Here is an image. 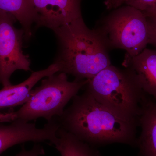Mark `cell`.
<instances>
[{
  "mask_svg": "<svg viewBox=\"0 0 156 156\" xmlns=\"http://www.w3.org/2000/svg\"><path fill=\"white\" fill-rule=\"evenodd\" d=\"M60 117V127L93 147L113 143L136 146L138 118L116 113L98 102L88 92L77 95Z\"/></svg>",
  "mask_w": 156,
  "mask_h": 156,
  "instance_id": "6da1fadb",
  "label": "cell"
},
{
  "mask_svg": "<svg viewBox=\"0 0 156 156\" xmlns=\"http://www.w3.org/2000/svg\"><path fill=\"white\" fill-rule=\"evenodd\" d=\"M53 31L58 43L53 62L59 73L76 80H90L112 65L108 48L95 30L87 27L83 17Z\"/></svg>",
  "mask_w": 156,
  "mask_h": 156,
  "instance_id": "7a4b0ae2",
  "label": "cell"
},
{
  "mask_svg": "<svg viewBox=\"0 0 156 156\" xmlns=\"http://www.w3.org/2000/svg\"><path fill=\"white\" fill-rule=\"evenodd\" d=\"M85 87L98 102L128 118H138L147 98L131 70L112 65L89 80Z\"/></svg>",
  "mask_w": 156,
  "mask_h": 156,
  "instance_id": "3957f363",
  "label": "cell"
},
{
  "mask_svg": "<svg viewBox=\"0 0 156 156\" xmlns=\"http://www.w3.org/2000/svg\"><path fill=\"white\" fill-rule=\"evenodd\" d=\"M89 81L75 79L70 82L67 75L61 72L47 77L42 80L40 86L32 90L28 100L19 109L2 112V122L18 119L29 122L39 118L50 122L60 117L67 104Z\"/></svg>",
  "mask_w": 156,
  "mask_h": 156,
  "instance_id": "277c9868",
  "label": "cell"
},
{
  "mask_svg": "<svg viewBox=\"0 0 156 156\" xmlns=\"http://www.w3.org/2000/svg\"><path fill=\"white\" fill-rule=\"evenodd\" d=\"M94 29L109 50H126L127 57L136 56L149 44L147 17L142 11L127 5L114 9Z\"/></svg>",
  "mask_w": 156,
  "mask_h": 156,
  "instance_id": "5b68a950",
  "label": "cell"
},
{
  "mask_svg": "<svg viewBox=\"0 0 156 156\" xmlns=\"http://www.w3.org/2000/svg\"><path fill=\"white\" fill-rule=\"evenodd\" d=\"M16 19L0 10V84L3 87L12 85L10 79L18 70L30 71V60L23 51L24 32L16 28Z\"/></svg>",
  "mask_w": 156,
  "mask_h": 156,
  "instance_id": "8992f818",
  "label": "cell"
},
{
  "mask_svg": "<svg viewBox=\"0 0 156 156\" xmlns=\"http://www.w3.org/2000/svg\"><path fill=\"white\" fill-rule=\"evenodd\" d=\"M59 127L55 119L48 122L42 128H37L35 123L19 119L9 125L0 124V155L20 144L49 141L50 144L56 139Z\"/></svg>",
  "mask_w": 156,
  "mask_h": 156,
  "instance_id": "52a82bcc",
  "label": "cell"
},
{
  "mask_svg": "<svg viewBox=\"0 0 156 156\" xmlns=\"http://www.w3.org/2000/svg\"><path fill=\"white\" fill-rule=\"evenodd\" d=\"M82 0H32L37 27L54 30L82 17Z\"/></svg>",
  "mask_w": 156,
  "mask_h": 156,
  "instance_id": "ba28073f",
  "label": "cell"
},
{
  "mask_svg": "<svg viewBox=\"0 0 156 156\" xmlns=\"http://www.w3.org/2000/svg\"><path fill=\"white\" fill-rule=\"evenodd\" d=\"M122 65L134 73L144 92L156 100V50L146 48L136 56H125Z\"/></svg>",
  "mask_w": 156,
  "mask_h": 156,
  "instance_id": "9c48e42d",
  "label": "cell"
},
{
  "mask_svg": "<svg viewBox=\"0 0 156 156\" xmlns=\"http://www.w3.org/2000/svg\"><path fill=\"white\" fill-rule=\"evenodd\" d=\"M59 71L58 66L53 62L45 69L33 72L28 79L18 85L3 87L0 90V110L24 104L39 81Z\"/></svg>",
  "mask_w": 156,
  "mask_h": 156,
  "instance_id": "30bf717a",
  "label": "cell"
},
{
  "mask_svg": "<svg viewBox=\"0 0 156 156\" xmlns=\"http://www.w3.org/2000/svg\"><path fill=\"white\" fill-rule=\"evenodd\" d=\"M138 122L141 132L136 147L140 155L156 156V100L152 97L144 102Z\"/></svg>",
  "mask_w": 156,
  "mask_h": 156,
  "instance_id": "8fae6325",
  "label": "cell"
},
{
  "mask_svg": "<svg viewBox=\"0 0 156 156\" xmlns=\"http://www.w3.org/2000/svg\"><path fill=\"white\" fill-rule=\"evenodd\" d=\"M53 145L61 156H101L95 147L89 145L59 127Z\"/></svg>",
  "mask_w": 156,
  "mask_h": 156,
  "instance_id": "7c38bea8",
  "label": "cell"
},
{
  "mask_svg": "<svg viewBox=\"0 0 156 156\" xmlns=\"http://www.w3.org/2000/svg\"><path fill=\"white\" fill-rule=\"evenodd\" d=\"M0 10L11 14L20 23L26 41L30 39L36 19L32 0H0Z\"/></svg>",
  "mask_w": 156,
  "mask_h": 156,
  "instance_id": "4fadbf2b",
  "label": "cell"
},
{
  "mask_svg": "<svg viewBox=\"0 0 156 156\" xmlns=\"http://www.w3.org/2000/svg\"><path fill=\"white\" fill-rule=\"evenodd\" d=\"M125 4L142 11L146 15L156 9V0H126Z\"/></svg>",
  "mask_w": 156,
  "mask_h": 156,
  "instance_id": "5bb4252c",
  "label": "cell"
},
{
  "mask_svg": "<svg viewBox=\"0 0 156 156\" xmlns=\"http://www.w3.org/2000/svg\"><path fill=\"white\" fill-rule=\"evenodd\" d=\"M45 154V151L41 146L36 144L30 150L23 148L21 151L15 156H40Z\"/></svg>",
  "mask_w": 156,
  "mask_h": 156,
  "instance_id": "9a60e30c",
  "label": "cell"
},
{
  "mask_svg": "<svg viewBox=\"0 0 156 156\" xmlns=\"http://www.w3.org/2000/svg\"><path fill=\"white\" fill-rule=\"evenodd\" d=\"M147 17L149 26V44L156 48V18L153 17Z\"/></svg>",
  "mask_w": 156,
  "mask_h": 156,
  "instance_id": "2e32d148",
  "label": "cell"
},
{
  "mask_svg": "<svg viewBox=\"0 0 156 156\" xmlns=\"http://www.w3.org/2000/svg\"><path fill=\"white\" fill-rule=\"evenodd\" d=\"M126 0H105V5L109 10H114L122 6Z\"/></svg>",
  "mask_w": 156,
  "mask_h": 156,
  "instance_id": "e0dca14e",
  "label": "cell"
},
{
  "mask_svg": "<svg viewBox=\"0 0 156 156\" xmlns=\"http://www.w3.org/2000/svg\"><path fill=\"white\" fill-rule=\"evenodd\" d=\"M146 16H147V17H153L156 18V9L150 14L146 15Z\"/></svg>",
  "mask_w": 156,
  "mask_h": 156,
  "instance_id": "ac0fdd59",
  "label": "cell"
},
{
  "mask_svg": "<svg viewBox=\"0 0 156 156\" xmlns=\"http://www.w3.org/2000/svg\"><path fill=\"white\" fill-rule=\"evenodd\" d=\"M139 156H143L140 155Z\"/></svg>",
  "mask_w": 156,
  "mask_h": 156,
  "instance_id": "d6986e66",
  "label": "cell"
}]
</instances>
